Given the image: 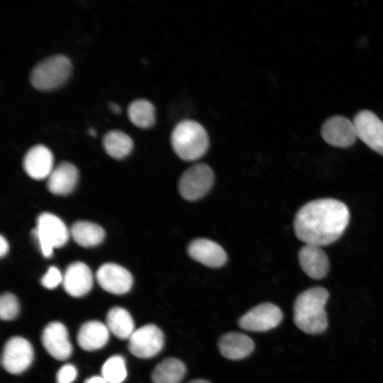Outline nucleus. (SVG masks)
Segmentation results:
<instances>
[{
	"label": "nucleus",
	"instance_id": "f257e3e1",
	"mask_svg": "<svg viewBox=\"0 0 383 383\" xmlns=\"http://www.w3.org/2000/svg\"><path fill=\"white\" fill-rule=\"evenodd\" d=\"M350 212L347 206L334 199H319L301 206L295 215L294 229L306 245L318 247L336 241L347 228Z\"/></svg>",
	"mask_w": 383,
	"mask_h": 383
},
{
	"label": "nucleus",
	"instance_id": "f03ea898",
	"mask_svg": "<svg viewBox=\"0 0 383 383\" xmlns=\"http://www.w3.org/2000/svg\"><path fill=\"white\" fill-rule=\"evenodd\" d=\"M328 296V292L321 287L309 288L299 294L294 304L296 326L309 334L323 333L328 326L324 307Z\"/></svg>",
	"mask_w": 383,
	"mask_h": 383
},
{
	"label": "nucleus",
	"instance_id": "7ed1b4c3",
	"mask_svg": "<svg viewBox=\"0 0 383 383\" xmlns=\"http://www.w3.org/2000/svg\"><path fill=\"white\" fill-rule=\"evenodd\" d=\"M170 140L175 153L185 161L200 158L209 146L206 129L201 124L192 120L179 122L172 130Z\"/></svg>",
	"mask_w": 383,
	"mask_h": 383
},
{
	"label": "nucleus",
	"instance_id": "20e7f679",
	"mask_svg": "<svg viewBox=\"0 0 383 383\" xmlns=\"http://www.w3.org/2000/svg\"><path fill=\"white\" fill-rule=\"evenodd\" d=\"M72 62L63 55L50 56L40 62L33 70L30 80L39 91H51L63 85L70 78Z\"/></svg>",
	"mask_w": 383,
	"mask_h": 383
},
{
	"label": "nucleus",
	"instance_id": "39448f33",
	"mask_svg": "<svg viewBox=\"0 0 383 383\" xmlns=\"http://www.w3.org/2000/svg\"><path fill=\"white\" fill-rule=\"evenodd\" d=\"M33 233L45 257L52 255L54 248L65 245L70 236V231L64 222L57 216L47 212L38 217Z\"/></svg>",
	"mask_w": 383,
	"mask_h": 383
},
{
	"label": "nucleus",
	"instance_id": "423d86ee",
	"mask_svg": "<svg viewBox=\"0 0 383 383\" xmlns=\"http://www.w3.org/2000/svg\"><path fill=\"white\" fill-rule=\"evenodd\" d=\"M214 174L206 164H196L187 169L179 179L178 189L186 200L195 201L204 196L211 189Z\"/></svg>",
	"mask_w": 383,
	"mask_h": 383
},
{
	"label": "nucleus",
	"instance_id": "0eeeda50",
	"mask_svg": "<svg viewBox=\"0 0 383 383\" xmlns=\"http://www.w3.org/2000/svg\"><path fill=\"white\" fill-rule=\"evenodd\" d=\"M164 343L162 331L155 325L147 324L135 330L128 339V348L135 357L148 359L157 355Z\"/></svg>",
	"mask_w": 383,
	"mask_h": 383
},
{
	"label": "nucleus",
	"instance_id": "6e6552de",
	"mask_svg": "<svg viewBox=\"0 0 383 383\" xmlns=\"http://www.w3.org/2000/svg\"><path fill=\"white\" fill-rule=\"evenodd\" d=\"M33 357L34 350L30 343L24 338L13 336L4 347L1 365L8 372L17 374L30 366Z\"/></svg>",
	"mask_w": 383,
	"mask_h": 383
},
{
	"label": "nucleus",
	"instance_id": "1a4fd4ad",
	"mask_svg": "<svg viewBox=\"0 0 383 383\" xmlns=\"http://www.w3.org/2000/svg\"><path fill=\"white\" fill-rule=\"evenodd\" d=\"M282 317V312L277 306L262 303L243 314L238 321V325L248 331L265 332L277 326Z\"/></svg>",
	"mask_w": 383,
	"mask_h": 383
},
{
	"label": "nucleus",
	"instance_id": "9d476101",
	"mask_svg": "<svg viewBox=\"0 0 383 383\" xmlns=\"http://www.w3.org/2000/svg\"><path fill=\"white\" fill-rule=\"evenodd\" d=\"M357 138L383 155V122L369 110L359 111L353 118Z\"/></svg>",
	"mask_w": 383,
	"mask_h": 383
},
{
	"label": "nucleus",
	"instance_id": "9b49d317",
	"mask_svg": "<svg viewBox=\"0 0 383 383\" xmlns=\"http://www.w3.org/2000/svg\"><path fill=\"white\" fill-rule=\"evenodd\" d=\"M321 135L329 145L338 148H348L357 139L353 121L342 116H333L327 119L321 127Z\"/></svg>",
	"mask_w": 383,
	"mask_h": 383
},
{
	"label": "nucleus",
	"instance_id": "f8f14e48",
	"mask_svg": "<svg viewBox=\"0 0 383 383\" xmlns=\"http://www.w3.org/2000/svg\"><path fill=\"white\" fill-rule=\"evenodd\" d=\"M99 284L105 291L113 294H123L128 292L133 279L131 272L121 265L105 263L96 274Z\"/></svg>",
	"mask_w": 383,
	"mask_h": 383
},
{
	"label": "nucleus",
	"instance_id": "ddd939ff",
	"mask_svg": "<svg viewBox=\"0 0 383 383\" xmlns=\"http://www.w3.org/2000/svg\"><path fill=\"white\" fill-rule=\"evenodd\" d=\"M41 341L47 352L58 360H65L72 353L67 329L60 322L49 323L43 331Z\"/></svg>",
	"mask_w": 383,
	"mask_h": 383
},
{
	"label": "nucleus",
	"instance_id": "4468645a",
	"mask_svg": "<svg viewBox=\"0 0 383 383\" xmlns=\"http://www.w3.org/2000/svg\"><path fill=\"white\" fill-rule=\"evenodd\" d=\"M93 282L91 270L82 262L70 264L63 274L64 289L67 294L74 297L87 294L91 289Z\"/></svg>",
	"mask_w": 383,
	"mask_h": 383
},
{
	"label": "nucleus",
	"instance_id": "2eb2a0df",
	"mask_svg": "<svg viewBox=\"0 0 383 383\" xmlns=\"http://www.w3.org/2000/svg\"><path fill=\"white\" fill-rule=\"evenodd\" d=\"M187 252L193 260L211 268L223 266L227 260L223 248L206 238L192 241L187 247Z\"/></svg>",
	"mask_w": 383,
	"mask_h": 383
},
{
	"label": "nucleus",
	"instance_id": "dca6fc26",
	"mask_svg": "<svg viewBox=\"0 0 383 383\" xmlns=\"http://www.w3.org/2000/svg\"><path fill=\"white\" fill-rule=\"evenodd\" d=\"M53 162L52 152L43 145H37L26 152L23 165L28 176L40 180L48 178L53 170Z\"/></svg>",
	"mask_w": 383,
	"mask_h": 383
},
{
	"label": "nucleus",
	"instance_id": "f3484780",
	"mask_svg": "<svg viewBox=\"0 0 383 383\" xmlns=\"http://www.w3.org/2000/svg\"><path fill=\"white\" fill-rule=\"evenodd\" d=\"M298 257L301 269L311 278L320 279L327 274L329 261L321 247L305 245L299 250Z\"/></svg>",
	"mask_w": 383,
	"mask_h": 383
},
{
	"label": "nucleus",
	"instance_id": "a211bd4d",
	"mask_svg": "<svg viewBox=\"0 0 383 383\" xmlns=\"http://www.w3.org/2000/svg\"><path fill=\"white\" fill-rule=\"evenodd\" d=\"M79 177L77 167L68 162L59 164L48 177V188L56 195H67L74 189Z\"/></svg>",
	"mask_w": 383,
	"mask_h": 383
},
{
	"label": "nucleus",
	"instance_id": "6ab92c4d",
	"mask_svg": "<svg viewBox=\"0 0 383 383\" xmlns=\"http://www.w3.org/2000/svg\"><path fill=\"white\" fill-rule=\"evenodd\" d=\"M110 331L107 326L99 321L84 323L79 329L77 341L86 351H94L103 348L109 339Z\"/></svg>",
	"mask_w": 383,
	"mask_h": 383
},
{
	"label": "nucleus",
	"instance_id": "aec40b11",
	"mask_svg": "<svg viewBox=\"0 0 383 383\" xmlns=\"http://www.w3.org/2000/svg\"><path fill=\"white\" fill-rule=\"evenodd\" d=\"M218 348L226 358L238 360L246 357L252 352L254 343L244 333L231 332L220 338Z\"/></svg>",
	"mask_w": 383,
	"mask_h": 383
},
{
	"label": "nucleus",
	"instance_id": "412c9836",
	"mask_svg": "<svg viewBox=\"0 0 383 383\" xmlns=\"http://www.w3.org/2000/svg\"><path fill=\"white\" fill-rule=\"evenodd\" d=\"M106 321L110 333L121 340L129 339L135 330L131 315L120 306L113 307L108 311Z\"/></svg>",
	"mask_w": 383,
	"mask_h": 383
},
{
	"label": "nucleus",
	"instance_id": "4be33fe9",
	"mask_svg": "<svg viewBox=\"0 0 383 383\" xmlns=\"http://www.w3.org/2000/svg\"><path fill=\"white\" fill-rule=\"evenodd\" d=\"M70 234L79 245L86 248L96 246L105 237L101 226L86 221L75 222L71 227Z\"/></svg>",
	"mask_w": 383,
	"mask_h": 383
},
{
	"label": "nucleus",
	"instance_id": "5701e85b",
	"mask_svg": "<svg viewBox=\"0 0 383 383\" xmlns=\"http://www.w3.org/2000/svg\"><path fill=\"white\" fill-rule=\"evenodd\" d=\"M186 373L184 364L176 358H167L157 364L152 373L153 383H179Z\"/></svg>",
	"mask_w": 383,
	"mask_h": 383
},
{
	"label": "nucleus",
	"instance_id": "b1692460",
	"mask_svg": "<svg viewBox=\"0 0 383 383\" xmlns=\"http://www.w3.org/2000/svg\"><path fill=\"white\" fill-rule=\"evenodd\" d=\"M102 143L106 152L115 159L126 157L133 148L131 138L118 130H112L106 133Z\"/></svg>",
	"mask_w": 383,
	"mask_h": 383
},
{
	"label": "nucleus",
	"instance_id": "393cba45",
	"mask_svg": "<svg viewBox=\"0 0 383 383\" xmlns=\"http://www.w3.org/2000/svg\"><path fill=\"white\" fill-rule=\"evenodd\" d=\"M128 116L135 126L140 128H148L152 126L155 121V107L147 99H136L129 104Z\"/></svg>",
	"mask_w": 383,
	"mask_h": 383
},
{
	"label": "nucleus",
	"instance_id": "a878e982",
	"mask_svg": "<svg viewBox=\"0 0 383 383\" xmlns=\"http://www.w3.org/2000/svg\"><path fill=\"white\" fill-rule=\"evenodd\" d=\"M101 376L108 383H121L127 376L126 362L121 355L110 357L101 367Z\"/></svg>",
	"mask_w": 383,
	"mask_h": 383
},
{
	"label": "nucleus",
	"instance_id": "bb28decb",
	"mask_svg": "<svg viewBox=\"0 0 383 383\" xmlns=\"http://www.w3.org/2000/svg\"><path fill=\"white\" fill-rule=\"evenodd\" d=\"M19 312L17 298L11 293H4L0 299V318L3 321L15 318Z\"/></svg>",
	"mask_w": 383,
	"mask_h": 383
},
{
	"label": "nucleus",
	"instance_id": "cd10ccee",
	"mask_svg": "<svg viewBox=\"0 0 383 383\" xmlns=\"http://www.w3.org/2000/svg\"><path fill=\"white\" fill-rule=\"evenodd\" d=\"M62 279L63 275L57 267L51 266L42 277L40 282L44 287L52 289L62 283Z\"/></svg>",
	"mask_w": 383,
	"mask_h": 383
},
{
	"label": "nucleus",
	"instance_id": "c85d7f7f",
	"mask_svg": "<svg viewBox=\"0 0 383 383\" xmlns=\"http://www.w3.org/2000/svg\"><path fill=\"white\" fill-rule=\"evenodd\" d=\"M77 376V368L71 364L61 367L57 373V383H72Z\"/></svg>",
	"mask_w": 383,
	"mask_h": 383
},
{
	"label": "nucleus",
	"instance_id": "c756f323",
	"mask_svg": "<svg viewBox=\"0 0 383 383\" xmlns=\"http://www.w3.org/2000/svg\"><path fill=\"white\" fill-rule=\"evenodd\" d=\"M9 249V243L7 242L6 239L3 236L1 235L0 238V255L1 257H3L5 256Z\"/></svg>",
	"mask_w": 383,
	"mask_h": 383
},
{
	"label": "nucleus",
	"instance_id": "7c9ffc66",
	"mask_svg": "<svg viewBox=\"0 0 383 383\" xmlns=\"http://www.w3.org/2000/svg\"><path fill=\"white\" fill-rule=\"evenodd\" d=\"M84 383H108L102 376H93L87 379Z\"/></svg>",
	"mask_w": 383,
	"mask_h": 383
},
{
	"label": "nucleus",
	"instance_id": "2f4dec72",
	"mask_svg": "<svg viewBox=\"0 0 383 383\" xmlns=\"http://www.w3.org/2000/svg\"><path fill=\"white\" fill-rule=\"evenodd\" d=\"M109 108L113 112H114L116 113H121L120 106L118 105H117L116 104H115V103H111L109 104Z\"/></svg>",
	"mask_w": 383,
	"mask_h": 383
},
{
	"label": "nucleus",
	"instance_id": "473e14b6",
	"mask_svg": "<svg viewBox=\"0 0 383 383\" xmlns=\"http://www.w3.org/2000/svg\"><path fill=\"white\" fill-rule=\"evenodd\" d=\"M188 383H210V382L205 379H194Z\"/></svg>",
	"mask_w": 383,
	"mask_h": 383
},
{
	"label": "nucleus",
	"instance_id": "72a5a7b5",
	"mask_svg": "<svg viewBox=\"0 0 383 383\" xmlns=\"http://www.w3.org/2000/svg\"><path fill=\"white\" fill-rule=\"evenodd\" d=\"M89 134H90L91 135H96V133H95V131H94V129H89Z\"/></svg>",
	"mask_w": 383,
	"mask_h": 383
}]
</instances>
